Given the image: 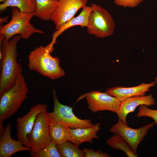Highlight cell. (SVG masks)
Here are the masks:
<instances>
[{
    "label": "cell",
    "mask_w": 157,
    "mask_h": 157,
    "mask_svg": "<svg viewBox=\"0 0 157 157\" xmlns=\"http://www.w3.org/2000/svg\"><path fill=\"white\" fill-rule=\"evenodd\" d=\"M21 38L19 35L9 40L3 39L0 43V52L3 57L1 60L0 96L10 88L17 78L22 74V68L17 60V44Z\"/></svg>",
    "instance_id": "obj_1"
},
{
    "label": "cell",
    "mask_w": 157,
    "mask_h": 157,
    "mask_svg": "<svg viewBox=\"0 0 157 157\" xmlns=\"http://www.w3.org/2000/svg\"><path fill=\"white\" fill-rule=\"evenodd\" d=\"M45 47L41 46L30 52L28 56L29 69L51 80L59 78L65 75V71L60 66L58 57H53Z\"/></svg>",
    "instance_id": "obj_2"
},
{
    "label": "cell",
    "mask_w": 157,
    "mask_h": 157,
    "mask_svg": "<svg viewBox=\"0 0 157 157\" xmlns=\"http://www.w3.org/2000/svg\"><path fill=\"white\" fill-rule=\"evenodd\" d=\"M28 91L27 84L22 74L10 88L0 96V126L17 112L27 98Z\"/></svg>",
    "instance_id": "obj_3"
},
{
    "label": "cell",
    "mask_w": 157,
    "mask_h": 157,
    "mask_svg": "<svg viewBox=\"0 0 157 157\" xmlns=\"http://www.w3.org/2000/svg\"><path fill=\"white\" fill-rule=\"evenodd\" d=\"M11 19L8 23L0 27V34L4 39L9 40L17 35H20L21 38L27 39L35 33L43 34L42 31L35 28L31 23V18L35 16V13L26 14L20 12L15 7L12 9Z\"/></svg>",
    "instance_id": "obj_4"
},
{
    "label": "cell",
    "mask_w": 157,
    "mask_h": 157,
    "mask_svg": "<svg viewBox=\"0 0 157 157\" xmlns=\"http://www.w3.org/2000/svg\"><path fill=\"white\" fill-rule=\"evenodd\" d=\"M92 10L88 19V32L96 37L104 38L112 35L115 25L110 13L100 6L92 3Z\"/></svg>",
    "instance_id": "obj_5"
},
{
    "label": "cell",
    "mask_w": 157,
    "mask_h": 157,
    "mask_svg": "<svg viewBox=\"0 0 157 157\" xmlns=\"http://www.w3.org/2000/svg\"><path fill=\"white\" fill-rule=\"evenodd\" d=\"M54 108L53 112L47 113L48 117L53 121L71 129L84 128L93 126L90 119H81L74 114L72 108L61 104L58 101L56 92L52 89Z\"/></svg>",
    "instance_id": "obj_6"
},
{
    "label": "cell",
    "mask_w": 157,
    "mask_h": 157,
    "mask_svg": "<svg viewBox=\"0 0 157 157\" xmlns=\"http://www.w3.org/2000/svg\"><path fill=\"white\" fill-rule=\"evenodd\" d=\"M47 109L37 115L33 129L28 135L30 154L44 148L51 142Z\"/></svg>",
    "instance_id": "obj_7"
},
{
    "label": "cell",
    "mask_w": 157,
    "mask_h": 157,
    "mask_svg": "<svg viewBox=\"0 0 157 157\" xmlns=\"http://www.w3.org/2000/svg\"><path fill=\"white\" fill-rule=\"evenodd\" d=\"M155 124L153 122L138 129H133L119 119L118 122L110 128V131L122 137L130 145L133 151L137 153L139 144L147 135L148 131Z\"/></svg>",
    "instance_id": "obj_8"
},
{
    "label": "cell",
    "mask_w": 157,
    "mask_h": 157,
    "mask_svg": "<svg viewBox=\"0 0 157 157\" xmlns=\"http://www.w3.org/2000/svg\"><path fill=\"white\" fill-rule=\"evenodd\" d=\"M85 97L88 108L92 112L105 110L116 113L119 108L121 102L106 92L95 90L87 93L80 97L78 101Z\"/></svg>",
    "instance_id": "obj_9"
},
{
    "label": "cell",
    "mask_w": 157,
    "mask_h": 157,
    "mask_svg": "<svg viewBox=\"0 0 157 157\" xmlns=\"http://www.w3.org/2000/svg\"><path fill=\"white\" fill-rule=\"evenodd\" d=\"M59 4L53 13L51 20L56 30L74 17L81 8L86 6L88 0H59Z\"/></svg>",
    "instance_id": "obj_10"
},
{
    "label": "cell",
    "mask_w": 157,
    "mask_h": 157,
    "mask_svg": "<svg viewBox=\"0 0 157 157\" xmlns=\"http://www.w3.org/2000/svg\"><path fill=\"white\" fill-rule=\"evenodd\" d=\"M47 104H38L31 107L29 112L17 119V135L18 140L25 146L29 147L28 135L32 130L38 115L45 109Z\"/></svg>",
    "instance_id": "obj_11"
},
{
    "label": "cell",
    "mask_w": 157,
    "mask_h": 157,
    "mask_svg": "<svg viewBox=\"0 0 157 157\" xmlns=\"http://www.w3.org/2000/svg\"><path fill=\"white\" fill-rule=\"evenodd\" d=\"M155 81L149 83H143L136 86L124 87L117 86L106 89V92L113 97L121 102L133 97L145 95L146 92L150 90V88L156 85Z\"/></svg>",
    "instance_id": "obj_12"
},
{
    "label": "cell",
    "mask_w": 157,
    "mask_h": 157,
    "mask_svg": "<svg viewBox=\"0 0 157 157\" xmlns=\"http://www.w3.org/2000/svg\"><path fill=\"white\" fill-rule=\"evenodd\" d=\"M11 124H8L0 137V157H11L16 153L23 151H30L31 148L24 146L18 140L13 139L11 136Z\"/></svg>",
    "instance_id": "obj_13"
},
{
    "label": "cell",
    "mask_w": 157,
    "mask_h": 157,
    "mask_svg": "<svg viewBox=\"0 0 157 157\" xmlns=\"http://www.w3.org/2000/svg\"><path fill=\"white\" fill-rule=\"evenodd\" d=\"M156 104L155 99L151 94L147 95L136 96L127 98L121 102L116 113L119 119L128 124L126 118L130 113L133 112L138 106L144 105L150 106Z\"/></svg>",
    "instance_id": "obj_14"
},
{
    "label": "cell",
    "mask_w": 157,
    "mask_h": 157,
    "mask_svg": "<svg viewBox=\"0 0 157 157\" xmlns=\"http://www.w3.org/2000/svg\"><path fill=\"white\" fill-rule=\"evenodd\" d=\"M100 124L98 123L90 127L74 129L69 128V141L78 147L84 142L92 143L93 139L98 138L97 133L100 130Z\"/></svg>",
    "instance_id": "obj_15"
},
{
    "label": "cell",
    "mask_w": 157,
    "mask_h": 157,
    "mask_svg": "<svg viewBox=\"0 0 157 157\" xmlns=\"http://www.w3.org/2000/svg\"><path fill=\"white\" fill-rule=\"evenodd\" d=\"M92 10V8L91 6L86 5L82 8V11L78 15L72 18L60 29L54 32L52 36V40L49 44V46L51 48H53V46L56 42L57 38L68 28L75 26L87 27L89 17Z\"/></svg>",
    "instance_id": "obj_16"
},
{
    "label": "cell",
    "mask_w": 157,
    "mask_h": 157,
    "mask_svg": "<svg viewBox=\"0 0 157 157\" xmlns=\"http://www.w3.org/2000/svg\"><path fill=\"white\" fill-rule=\"evenodd\" d=\"M35 16L43 21L51 20L52 16L59 4V1L35 0Z\"/></svg>",
    "instance_id": "obj_17"
},
{
    "label": "cell",
    "mask_w": 157,
    "mask_h": 157,
    "mask_svg": "<svg viewBox=\"0 0 157 157\" xmlns=\"http://www.w3.org/2000/svg\"><path fill=\"white\" fill-rule=\"evenodd\" d=\"M48 119L51 141L57 144L65 141H69V128L55 122L49 117Z\"/></svg>",
    "instance_id": "obj_18"
},
{
    "label": "cell",
    "mask_w": 157,
    "mask_h": 157,
    "mask_svg": "<svg viewBox=\"0 0 157 157\" xmlns=\"http://www.w3.org/2000/svg\"><path fill=\"white\" fill-rule=\"evenodd\" d=\"M16 7L20 12L26 14L35 13L36 10L35 0H7L0 4V10H5L8 7Z\"/></svg>",
    "instance_id": "obj_19"
},
{
    "label": "cell",
    "mask_w": 157,
    "mask_h": 157,
    "mask_svg": "<svg viewBox=\"0 0 157 157\" xmlns=\"http://www.w3.org/2000/svg\"><path fill=\"white\" fill-rule=\"evenodd\" d=\"M106 142L112 148L123 151L128 157L138 156L137 153L134 152L128 143L119 135L115 134L107 139Z\"/></svg>",
    "instance_id": "obj_20"
},
{
    "label": "cell",
    "mask_w": 157,
    "mask_h": 157,
    "mask_svg": "<svg viewBox=\"0 0 157 157\" xmlns=\"http://www.w3.org/2000/svg\"><path fill=\"white\" fill-rule=\"evenodd\" d=\"M57 149L62 157H85L83 149L78 148L69 141H66L56 144Z\"/></svg>",
    "instance_id": "obj_21"
},
{
    "label": "cell",
    "mask_w": 157,
    "mask_h": 157,
    "mask_svg": "<svg viewBox=\"0 0 157 157\" xmlns=\"http://www.w3.org/2000/svg\"><path fill=\"white\" fill-rule=\"evenodd\" d=\"M33 157H62L56 144L51 141L48 145L38 151L30 154Z\"/></svg>",
    "instance_id": "obj_22"
},
{
    "label": "cell",
    "mask_w": 157,
    "mask_h": 157,
    "mask_svg": "<svg viewBox=\"0 0 157 157\" xmlns=\"http://www.w3.org/2000/svg\"><path fill=\"white\" fill-rule=\"evenodd\" d=\"M147 106L144 105L140 106L137 114V117L138 118L142 117H149L153 119L156 124L157 123V110L149 108Z\"/></svg>",
    "instance_id": "obj_23"
},
{
    "label": "cell",
    "mask_w": 157,
    "mask_h": 157,
    "mask_svg": "<svg viewBox=\"0 0 157 157\" xmlns=\"http://www.w3.org/2000/svg\"><path fill=\"white\" fill-rule=\"evenodd\" d=\"M117 6L124 8H133L139 6L144 0H113Z\"/></svg>",
    "instance_id": "obj_24"
},
{
    "label": "cell",
    "mask_w": 157,
    "mask_h": 157,
    "mask_svg": "<svg viewBox=\"0 0 157 157\" xmlns=\"http://www.w3.org/2000/svg\"><path fill=\"white\" fill-rule=\"evenodd\" d=\"M85 157H109L110 156L106 152H102L100 150L96 151L92 149L84 148Z\"/></svg>",
    "instance_id": "obj_25"
},
{
    "label": "cell",
    "mask_w": 157,
    "mask_h": 157,
    "mask_svg": "<svg viewBox=\"0 0 157 157\" xmlns=\"http://www.w3.org/2000/svg\"><path fill=\"white\" fill-rule=\"evenodd\" d=\"M8 18V16L5 17H1L0 18V24H2L5 22H7Z\"/></svg>",
    "instance_id": "obj_26"
},
{
    "label": "cell",
    "mask_w": 157,
    "mask_h": 157,
    "mask_svg": "<svg viewBox=\"0 0 157 157\" xmlns=\"http://www.w3.org/2000/svg\"><path fill=\"white\" fill-rule=\"evenodd\" d=\"M7 0H0V2L3 3L6 2Z\"/></svg>",
    "instance_id": "obj_27"
},
{
    "label": "cell",
    "mask_w": 157,
    "mask_h": 157,
    "mask_svg": "<svg viewBox=\"0 0 157 157\" xmlns=\"http://www.w3.org/2000/svg\"><path fill=\"white\" fill-rule=\"evenodd\" d=\"M155 79V81L156 82V84L157 85V76L156 77Z\"/></svg>",
    "instance_id": "obj_28"
},
{
    "label": "cell",
    "mask_w": 157,
    "mask_h": 157,
    "mask_svg": "<svg viewBox=\"0 0 157 157\" xmlns=\"http://www.w3.org/2000/svg\"><path fill=\"white\" fill-rule=\"evenodd\" d=\"M54 0V1H59V0Z\"/></svg>",
    "instance_id": "obj_29"
}]
</instances>
